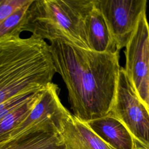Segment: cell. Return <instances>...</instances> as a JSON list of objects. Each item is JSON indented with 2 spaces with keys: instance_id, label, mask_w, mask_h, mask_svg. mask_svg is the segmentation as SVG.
I'll return each instance as SVG.
<instances>
[{
  "instance_id": "obj_8",
  "label": "cell",
  "mask_w": 149,
  "mask_h": 149,
  "mask_svg": "<svg viewBox=\"0 0 149 149\" xmlns=\"http://www.w3.org/2000/svg\"><path fill=\"white\" fill-rule=\"evenodd\" d=\"M85 123L113 149H134L135 147V140L125 126L109 113Z\"/></svg>"
},
{
  "instance_id": "obj_17",
  "label": "cell",
  "mask_w": 149,
  "mask_h": 149,
  "mask_svg": "<svg viewBox=\"0 0 149 149\" xmlns=\"http://www.w3.org/2000/svg\"><path fill=\"white\" fill-rule=\"evenodd\" d=\"M148 101H149V79H148Z\"/></svg>"
},
{
  "instance_id": "obj_16",
  "label": "cell",
  "mask_w": 149,
  "mask_h": 149,
  "mask_svg": "<svg viewBox=\"0 0 149 149\" xmlns=\"http://www.w3.org/2000/svg\"><path fill=\"white\" fill-rule=\"evenodd\" d=\"M134 149H146V148L143 147L142 146H141L139 143L135 141V147Z\"/></svg>"
},
{
  "instance_id": "obj_6",
  "label": "cell",
  "mask_w": 149,
  "mask_h": 149,
  "mask_svg": "<svg viewBox=\"0 0 149 149\" xmlns=\"http://www.w3.org/2000/svg\"><path fill=\"white\" fill-rule=\"evenodd\" d=\"M101 12L119 51L125 47L146 10V0H94Z\"/></svg>"
},
{
  "instance_id": "obj_9",
  "label": "cell",
  "mask_w": 149,
  "mask_h": 149,
  "mask_svg": "<svg viewBox=\"0 0 149 149\" xmlns=\"http://www.w3.org/2000/svg\"><path fill=\"white\" fill-rule=\"evenodd\" d=\"M60 133L65 149H113L73 115Z\"/></svg>"
},
{
  "instance_id": "obj_15",
  "label": "cell",
  "mask_w": 149,
  "mask_h": 149,
  "mask_svg": "<svg viewBox=\"0 0 149 149\" xmlns=\"http://www.w3.org/2000/svg\"><path fill=\"white\" fill-rule=\"evenodd\" d=\"M30 0H0V24Z\"/></svg>"
},
{
  "instance_id": "obj_14",
  "label": "cell",
  "mask_w": 149,
  "mask_h": 149,
  "mask_svg": "<svg viewBox=\"0 0 149 149\" xmlns=\"http://www.w3.org/2000/svg\"><path fill=\"white\" fill-rule=\"evenodd\" d=\"M45 88L36 90L30 91L27 93H24L22 94H18L8 101L0 104V120L4 118L8 113H10L12 111L17 109L18 108L22 106L29 100H31L37 94H38L40 91H41Z\"/></svg>"
},
{
  "instance_id": "obj_13",
  "label": "cell",
  "mask_w": 149,
  "mask_h": 149,
  "mask_svg": "<svg viewBox=\"0 0 149 149\" xmlns=\"http://www.w3.org/2000/svg\"><path fill=\"white\" fill-rule=\"evenodd\" d=\"M33 0L16 10L0 24V38L6 36L20 35L21 26L27 9Z\"/></svg>"
},
{
  "instance_id": "obj_5",
  "label": "cell",
  "mask_w": 149,
  "mask_h": 149,
  "mask_svg": "<svg viewBox=\"0 0 149 149\" xmlns=\"http://www.w3.org/2000/svg\"><path fill=\"white\" fill-rule=\"evenodd\" d=\"M125 73L136 94L149 109V24L146 10L140 15L136 28L124 51Z\"/></svg>"
},
{
  "instance_id": "obj_10",
  "label": "cell",
  "mask_w": 149,
  "mask_h": 149,
  "mask_svg": "<svg viewBox=\"0 0 149 149\" xmlns=\"http://www.w3.org/2000/svg\"><path fill=\"white\" fill-rule=\"evenodd\" d=\"M85 28L90 50L111 54L119 51L102 15L95 6L86 16Z\"/></svg>"
},
{
  "instance_id": "obj_12",
  "label": "cell",
  "mask_w": 149,
  "mask_h": 149,
  "mask_svg": "<svg viewBox=\"0 0 149 149\" xmlns=\"http://www.w3.org/2000/svg\"><path fill=\"white\" fill-rule=\"evenodd\" d=\"M44 89L22 106L12 111L0 120V145L8 141L15 129L37 104Z\"/></svg>"
},
{
  "instance_id": "obj_2",
  "label": "cell",
  "mask_w": 149,
  "mask_h": 149,
  "mask_svg": "<svg viewBox=\"0 0 149 149\" xmlns=\"http://www.w3.org/2000/svg\"><path fill=\"white\" fill-rule=\"evenodd\" d=\"M55 73L45 40L34 35L0 38V104L18 94L45 88Z\"/></svg>"
},
{
  "instance_id": "obj_3",
  "label": "cell",
  "mask_w": 149,
  "mask_h": 149,
  "mask_svg": "<svg viewBox=\"0 0 149 149\" xmlns=\"http://www.w3.org/2000/svg\"><path fill=\"white\" fill-rule=\"evenodd\" d=\"M94 6V0H33L21 26L22 32L90 50L85 20Z\"/></svg>"
},
{
  "instance_id": "obj_4",
  "label": "cell",
  "mask_w": 149,
  "mask_h": 149,
  "mask_svg": "<svg viewBox=\"0 0 149 149\" xmlns=\"http://www.w3.org/2000/svg\"><path fill=\"white\" fill-rule=\"evenodd\" d=\"M109 113L125 126L136 142L149 149V109L140 100L122 67L114 102Z\"/></svg>"
},
{
  "instance_id": "obj_7",
  "label": "cell",
  "mask_w": 149,
  "mask_h": 149,
  "mask_svg": "<svg viewBox=\"0 0 149 149\" xmlns=\"http://www.w3.org/2000/svg\"><path fill=\"white\" fill-rule=\"evenodd\" d=\"M59 90L56 84L49 83L37 104L15 129L6 141L22 137L39 126L54 125L62 127L72 114L61 103Z\"/></svg>"
},
{
  "instance_id": "obj_11",
  "label": "cell",
  "mask_w": 149,
  "mask_h": 149,
  "mask_svg": "<svg viewBox=\"0 0 149 149\" xmlns=\"http://www.w3.org/2000/svg\"><path fill=\"white\" fill-rule=\"evenodd\" d=\"M0 149H65L60 132L55 129L37 130L0 145Z\"/></svg>"
},
{
  "instance_id": "obj_1",
  "label": "cell",
  "mask_w": 149,
  "mask_h": 149,
  "mask_svg": "<svg viewBox=\"0 0 149 149\" xmlns=\"http://www.w3.org/2000/svg\"><path fill=\"white\" fill-rule=\"evenodd\" d=\"M50 42L54 68L68 89L73 115L86 123L108 115L121 68L119 51L100 53L60 40Z\"/></svg>"
}]
</instances>
